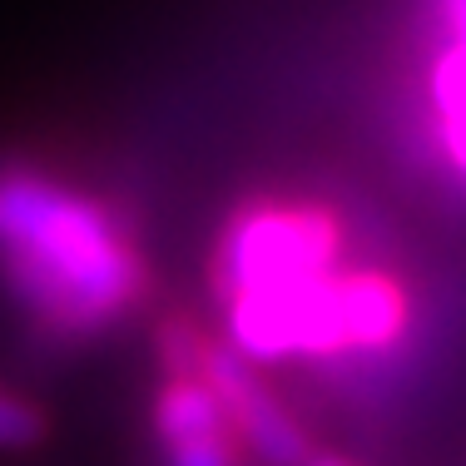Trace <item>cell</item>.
Segmentation results:
<instances>
[{"label":"cell","mask_w":466,"mask_h":466,"mask_svg":"<svg viewBox=\"0 0 466 466\" xmlns=\"http://www.w3.org/2000/svg\"><path fill=\"white\" fill-rule=\"evenodd\" d=\"M338 308H342V338L348 352H387L402 342L412 303L407 288L387 268H348L338 273Z\"/></svg>","instance_id":"277c9868"},{"label":"cell","mask_w":466,"mask_h":466,"mask_svg":"<svg viewBox=\"0 0 466 466\" xmlns=\"http://www.w3.org/2000/svg\"><path fill=\"white\" fill-rule=\"evenodd\" d=\"M46 431H50V421L30 397L0 392V447H10V451L35 447V441H46Z\"/></svg>","instance_id":"52a82bcc"},{"label":"cell","mask_w":466,"mask_h":466,"mask_svg":"<svg viewBox=\"0 0 466 466\" xmlns=\"http://www.w3.org/2000/svg\"><path fill=\"white\" fill-rule=\"evenodd\" d=\"M0 293L35 348H85L154 298L125 208L50 164L0 159Z\"/></svg>","instance_id":"6da1fadb"},{"label":"cell","mask_w":466,"mask_h":466,"mask_svg":"<svg viewBox=\"0 0 466 466\" xmlns=\"http://www.w3.org/2000/svg\"><path fill=\"white\" fill-rule=\"evenodd\" d=\"M204 382H208V392L218 397L228 427L238 431L243 451H248L253 461L303 466L318 451L313 437H308V427H303V417H298L293 407L258 377V368H248L224 338H214L208 352H204Z\"/></svg>","instance_id":"3957f363"},{"label":"cell","mask_w":466,"mask_h":466,"mask_svg":"<svg viewBox=\"0 0 466 466\" xmlns=\"http://www.w3.org/2000/svg\"><path fill=\"white\" fill-rule=\"evenodd\" d=\"M243 441L233 431L218 437H198V441H179V447H159V466H243Z\"/></svg>","instance_id":"8992f818"},{"label":"cell","mask_w":466,"mask_h":466,"mask_svg":"<svg viewBox=\"0 0 466 466\" xmlns=\"http://www.w3.org/2000/svg\"><path fill=\"white\" fill-rule=\"evenodd\" d=\"M342 218L308 198H253L224 224L208 258V293L218 308L248 293L313 283L338 273Z\"/></svg>","instance_id":"7a4b0ae2"},{"label":"cell","mask_w":466,"mask_h":466,"mask_svg":"<svg viewBox=\"0 0 466 466\" xmlns=\"http://www.w3.org/2000/svg\"><path fill=\"white\" fill-rule=\"evenodd\" d=\"M303 466H362V461L342 457V451H323V447H318V451H313V457H308Z\"/></svg>","instance_id":"9c48e42d"},{"label":"cell","mask_w":466,"mask_h":466,"mask_svg":"<svg viewBox=\"0 0 466 466\" xmlns=\"http://www.w3.org/2000/svg\"><path fill=\"white\" fill-rule=\"evenodd\" d=\"M431 30L447 35V46H466V0H427Z\"/></svg>","instance_id":"ba28073f"},{"label":"cell","mask_w":466,"mask_h":466,"mask_svg":"<svg viewBox=\"0 0 466 466\" xmlns=\"http://www.w3.org/2000/svg\"><path fill=\"white\" fill-rule=\"evenodd\" d=\"M214 332L198 323L194 313H164L154 323V362L159 377H204V352Z\"/></svg>","instance_id":"5b68a950"}]
</instances>
